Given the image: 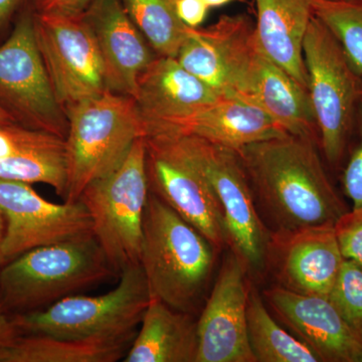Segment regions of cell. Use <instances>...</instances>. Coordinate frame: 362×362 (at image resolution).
<instances>
[{
    "label": "cell",
    "instance_id": "d6a6232c",
    "mask_svg": "<svg viewBox=\"0 0 362 362\" xmlns=\"http://www.w3.org/2000/svg\"><path fill=\"white\" fill-rule=\"evenodd\" d=\"M209 7L204 0H177L176 11L182 23L188 28H201L206 21Z\"/></svg>",
    "mask_w": 362,
    "mask_h": 362
},
{
    "label": "cell",
    "instance_id": "277c9868",
    "mask_svg": "<svg viewBox=\"0 0 362 362\" xmlns=\"http://www.w3.org/2000/svg\"><path fill=\"white\" fill-rule=\"evenodd\" d=\"M66 114L65 202H75L90 183L122 163L144 129L134 99L110 90L74 105Z\"/></svg>",
    "mask_w": 362,
    "mask_h": 362
},
{
    "label": "cell",
    "instance_id": "44dd1931",
    "mask_svg": "<svg viewBox=\"0 0 362 362\" xmlns=\"http://www.w3.org/2000/svg\"><path fill=\"white\" fill-rule=\"evenodd\" d=\"M246 101L261 108L288 134L316 137L315 115L308 90L259 47L252 62Z\"/></svg>",
    "mask_w": 362,
    "mask_h": 362
},
{
    "label": "cell",
    "instance_id": "7c38bea8",
    "mask_svg": "<svg viewBox=\"0 0 362 362\" xmlns=\"http://www.w3.org/2000/svg\"><path fill=\"white\" fill-rule=\"evenodd\" d=\"M258 47L251 18L226 14L209 28H189L175 59L221 96L246 101Z\"/></svg>",
    "mask_w": 362,
    "mask_h": 362
},
{
    "label": "cell",
    "instance_id": "52a82bcc",
    "mask_svg": "<svg viewBox=\"0 0 362 362\" xmlns=\"http://www.w3.org/2000/svg\"><path fill=\"white\" fill-rule=\"evenodd\" d=\"M150 301L140 265L120 273L116 288L99 296L71 295L42 310L13 317L18 329L28 334L87 338L134 334Z\"/></svg>",
    "mask_w": 362,
    "mask_h": 362
},
{
    "label": "cell",
    "instance_id": "d590c367",
    "mask_svg": "<svg viewBox=\"0 0 362 362\" xmlns=\"http://www.w3.org/2000/svg\"><path fill=\"white\" fill-rule=\"evenodd\" d=\"M4 235H6V220H4V214L0 209V269L6 264L4 256Z\"/></svg>",
    "mask_w": 362,
    "mask_h": 362
},
{
    "label": "cell",
    "instance_id": "ba28073f",
    "mask_svg": "<svg viewBox=\"0 0 362 362\" xmlns=\"http://www.w3.org/2000/svg\"><path fill=\"white\" fill-rule=\"evenodd\" d=\"M199 166L225 214L228 247L250 272L266 269L271 233L259 214L239 152L194 135L168 134Z\"/></svg>",
    "mask_w": 362,
    "mask_h": 362
},
{
    "label": "cell",
    "instance_id": "7a4b0ae2",
    "mask_svg": "<svg viewBox=\"0 0 362 362\" xmlns=\"http://www.w3.org/2000/svg\"><path fill=\"white\" fill-rule=\"evenodd\" d=\"M216 247L150 190L143 220L139 265L150 298L192 314L213 275Z\"/></svg>",
    "mask_w": 362,
    "mask_h": 362
},
{
    "label": "cell",
    "instance_id": "7402d4cb",
    "mask_svg": "<svg viewBox=\"0 0 362 362\" xmlns=\"http://www.w3.org/2000/svg\"><path fill=\"white\" fill-rule=\"evenodd\" d=\"M197 320L150 298L124 362H197Z\"/></svg>",
    "mask_w": 362,
    "mask_h": 362
},
{
    "label": "cell",
    "instance_id": "1f68e13d",
    "mask_svg": "<svg viewBox=\"0 0 362 362\" xmlns=\"http://www.w3.org/2000/svg\"><path fill=\"white\" fill-rule=\"evenodd\" d=\"M93 0H30L33 11L40 14H78L84 13Z\"/></svg>",
    "mask_w": 362,
    "mask_h": 362
},
{
    "label": "cell",
    "instance_id": "5b68a950",
    "mask_svg": "<svg viewBox=\"0 0 362 362\" xmlns=\"http://www.w3.org/2000/svg\"><path fill=\"white\" fill-rule=\"evenodd\" d=\"M149 192L146 147L140 137L118 168L93 181L78 197L89 211L93 235L117 273L139 265Z\"/></svg>",
    "mask_w": 362,
    "mask_h": 362
},
{
    "label": "cell",
    "instance_id": "e0dca14e",
    "mask_svg": "<svg viewBox=\"0 0 362 362\" xmlns=\"http://www.w3.org/2000/svg\"><path fill=\"white\" fill-rule=\"evenodd\" d=\"M83 13L103 61L107 90L134 97L138 81L158 54L131 21L121 0H93Z\"/></svg>",
    "mask_w": 362,
    "mask_h": 362
},
{
    "label": "cell",
    "instance_id": "603a6c76",
    "mask_svg": "<svg viewBox=\"0 0 362 362\" xmlns=\"http://www.w3.org/2000/svg\"><path fill=\"white\" fill-rule=\"evenodd\" d=\"M134 335L87 338L20 335L2 354L0 362H115L125 357Z\"/></svg>",
    "mask_w": 362,
    "mask_h": 362
},
{
    "label": "cell",
    "instance_id": "83f0119b",
    "mask_svg": "<svg viewBox=\"0 0 362 362\" xmlns=\"http://www.w3.org/2000/svg\"><path fill=\"white\" fill-rule=\"evenodd\" d=\"M328 298L362 339V267L344 259Z\"/></svg>",
    "mask_w": 362,
    "mask_h": 362
},
{
    "label": "cell",
    "instance_id": "e575fe53",
    "mask_svg": "<svg viewBox=\"0 0 362 362\" xmlns=\"http://www.w3.org/2000/svg\"><path fill=\"white\" fill-rule=\"evenodd\" d=\"M26 0H0V30L13 18Z\"/></svg>",
    "mask_w": 362,
    "mask_h": 362
},
{
    "label": "cell",
    "instance_id": "3957f363",
    "mask_svg": "<svg viewBox=\"0 0 362 362\" xmlns=\"http://www.w3.org/2000/svg\"><path fill=\"white\" fill-rule=\"evenodd\" d=\"M114 272L94 235L35 247L0 269V304L16 315L42 310Z\"/></svg>",
    "mask_w": 362,
    "mask_h": 362
},
{
    "label": "cell",
    "instance_id": "8fae6325",
    "mask_svg": "<svg viewBox=\"0 0 362 362\" xmlns=\"http://www.w3.org/2000/svg\"><path fill=\"white\" fill-rule=\"evenodd\" d=\"M149 188L216 250L228 246L225 214L206 175L173 136H144Z\"/></svg>",
    "mask_w": 362,
    "mask_h": 362
},
{
    "label": "cell",
    "instance_id": "ac0fdd59",
    "mask_svg": "<svg viewBox=\"0 0 362 362\" xmlns=\"http://www.w3.org/2000/svg\"><path fill=\"white\" fill-rule=\"evenodd\" d=\"M221 97L175 58L158 56L138 81L133 99L147 136L165 130Z\"/></svg>",
    "mask_w": 362,
    "mask_h": 362
},
{
    "label": "cell",
    "instance_id": "4dcf8cb0",
    "mask_svg": "<svg viewBox=\"0 0 362 362\" xmlns=\"http://www.w3.org/2000/svg\"><path fill=\"white\" fill-rule=\"evenodd\" d=\"M358 142L350 154L342 173V185L345 194L351 202V209H362V103L356 118Z\"/></svg>",
    "mask_w": 362,
    "mask_h": 362
},
{
    "label": "cell",
    "instance_id": "9c48e42d",
    "mask_svg": "<svg viewBox=\"0 0 362 362\" xmlns=\"http://www.w3.org/2000/svg\"><path fill=\"white\" fill-rule=\"evenodd\" d=\"M0 107L14 122L65 139L68 117L54 96L26 4L8 39L0 45Z\"/></svg>",
    "mask_w": 362,
    "mask_h": 362
},
{
    "label": "cell",
    "instance_id": "484cf974",
    "mask_svg": "<svg viewBox=\"0 0 362 362\" xmlns=\"http://www.w3.org/2000/svg\"><path fill=\"white\" fill-rule=\"evenodd\" d=\"M0 178L30 185L45 183L65 199L68 189L65 141L0 159Z\"/></svg>",
    "mask_w": 362,
    "mask_h": 362
},
{
    "label": "cell",
    "instance_id": "5bb4252c",
    "mask_svg": "<svg viewBox=\"0 0 362 362\" xmlns=\"http://www.w3.org/2000/svg\"><path fill=\"white\" fill-rule=\"evenodd\" d=\"M250 271L233 251L218 278L199 320L197 362H256L247 337Z\"/></svg>",
    "mask_w": 362,
    "mask_h": 362
},
{
    "label": "cell",
    "instance_id": "cb8c5ba5",
    "mask_svg": "<svg viewBox=\"0 0 362 362\" xmlns=\"http://www.w3.org/2000/svg\"><path fill=\"white\" fill-rule=\"evenodd\" d=\"M247 319V337L256 362H322L313 350L277 323L256 288L250 292Z\"/></svg>",
    "mask_w": 362,
    "mask_h": 362
},
{
    "label": "cell",
    "instance_id": "4fadbf2b",
    "mask_svg": "<svg viewBox=\"0 0 362 362\" xmlns=\"http://www.w3.org/2000/svg\"><path fill=\"white\" fill-rule=\"evenodd\" d=\"M0 209L6 220V263L35 247L93 235L89 211L82 202L54 204L30 183L0 178Z\"/></svg>",
    "mask_w": 362,
    "mask_h": 362
},
{
    "label": "cell",
    "instance_id": "d6986e66",
    "mask_svg": "<svg viewBox=\"0 0 362 362\" xmlns=\"http://www.w3.org/2000/svg\"><path fill=\"white\" fill-rule=\"evenodd\" d=\"M156 134L194 135L239 151L252 143L288 133L256 105L221 97Z\"/></svg>",
    "mask_w": 362,
    "mask_h": 362
},
{
    "label": "cell",
    "instance_id": "8d00e7d4",
    "mask_svg": "<svg viewBox=\"0 0 362 362\" xmlns=\"http://www.w3.org/2000/svg\"><path fill=\"white\" fill-rule=\"evenodd\" d=\"M204 1L209 8H213V7L226 6V4L235 2V0H204Z\"/></svg>",
    "mask_w": 362,
    "mask_h": 362
},
{
    "label": "cell",
    "instance_id": "9a60e30c",
    "mask_svg": "<svg viewBox=\"0 0 362 362\" xmlns=\"http://www.w3.org/2000/svg\"><path fill=\"white\" fill-rule=\"evenodd\" d=\"M273 315L322 362H362V339L329 298L290 291L281 286L263 295Z\"/></svg>",
    "mask_w": 362,
    "mask_h": 362
},
{
    "label": "cell",
    "instance_id": "30bf717a",
    "mask_svg": "<svg viewBox=\"0 0 362 362\" xmlns=\"http://www.w3.org/2000/svg\"><path fill=\"white\" fill-rule=\"evenodd\" d=\"M35 30L54 96L64 111L108 90L103 61L84 13L35 11Z\"/></svg>",
    "mask_w": 362,
    "mask_h": 362
},
{
    "label": "cell",
    "instance_id": "836d02e7",
    "mask_svg": "<svg viewBox=\"0 0 362 362\" xmlns=\"http://www.w3.org/2000/svg\"><path fill=\"white\" fill-rule=\"evenodd\" d=\"M18 337L20 330L0 304V358Z\"/></svg>",
    "mask_w": 362,
    "mask_h": 362
},
{
    "label": "cell",
    "instance_id": "f1b7e54d",
    "mask_svg": "<svg viewBox=\"0 0 362 362\" xmlns=\"http://www.w3.org/2000/svg\"><path fill=\"white\" fill-rule=\"evenodd\" d=\"M65 141L51 133L30 129L18 123L0 124V159L30 150L54 146Z\"/></svg>",
    "mask_w": 362,
    "mask_h": 362
},
{
    "label": "cell",
    "instance_id": "ffe728a7",
    "mask_svg": "<svg viewBox=\"0 0 362 362\" xmlns=\"http://www.w3.org/2000/svg\"><path fill=\"white\" fill-rule=\"evenodd\" d=\"M259 49L308 90L303 42L313 18L311 0H256Z\"/></svg>",
    "mask_w": 362,
    "mask_h": 362
},
{
    "label": "cell",
    "instance_id": "4316f807",
    "mask_svg": "<svg viewBox=\"0 0 362 362\" xmlns=\"http://www.w3.org/2000/svg\"><path fill=\"white\" fill-rule=\"evenodd\" d=\"M314 16L334 35L362 76V0H311Z\"/></svg>",
    "mask_w": 362,
    "mask_h": 362
},
{
    "label": "cell",
    "instance_id": "d4e9b609",
    "mask_svg": "<svg viewBox=\"0 0 362 362\" xmlns=\"http://www.w3.org/2000/svg\"><path fill=\"white\" fill-rule=\"evenodd\" d=\"M177 0H121L131 21L160 57L176 58L189 28L176 11Z\"/></svg>",
    "mask_w": 362,
    "mask_h": 362
},
{
    "label": "cell",
    "instance_id": "74e56055",
    "mask_svg": "<svg viewBox=\"0 0 362 362\" xmlns=\"http://www.w3.org/2000/svg\"><path fill=\"white\" fill-rule=\"evenodd\" d=\"M16 123L13 119V117L9 115L6 111L0 107V124H11Z\"/></svg>",
    "mask_w": 362,
    "mask_h": 362
},
{
    "label": "cell",
    "instance_id": "f546056e",
    "mask_svg": "<svg viewBox=\"0 0 362 362\" xmlns=\"http://www.w3.org/2000/svg\"><path fill=\"white\" fill-rule=\"evenodd\" d=\"M334 230L343 258L362 267V209H349Z\"/></svg>",
    "mask_w": 362,
    "mask_h": 362
},
{
    "label": "cell",
    "instance_id": "8992f818",
    "mask_svg": "<svg viewBox=\"0 0 362 362\" xmlns=\"http://www.w3.org/2000/svg\"><path fill=\"white\" fill-rule=\"evenodd\" d=\"M303 57L323 154L337 166L344 157L362 103V76L315 16L305 35Z\"/></svg>",
    "mask_w": 362,
    "mask_h": 362
},
{
    "label": "cell",
    "instance_id": "2e32d148",
    "mask_svg": "<svg viewBox=\"0 0 362 362\" xmlns=\"http://www.w3.org/2000/svg\"><path fill=\"white\" fill-rule=\"evenodd\" d=\"M343 262L334 226L271 233L266 268L290 291L328 297Z\"/></svg>",
    "mask_w": 362,
    "mask_h": 362
},
{
    "label": "cell",
    "instance_id": "6da1fadb",
    "mask_svg": "<svg viewBox=\"0 0 362 362\" xmlns=\"http://www.w3.org/2000/svg\"><path fill=\"white\" fill-rule=\"evenodd\" d=\"M238 152L271 233L334 226L349 211L328 177L315 138L285 134Z\"/></svg>",
    "mask_w": 362,
    "mask_h": 362
}]
</instances>
